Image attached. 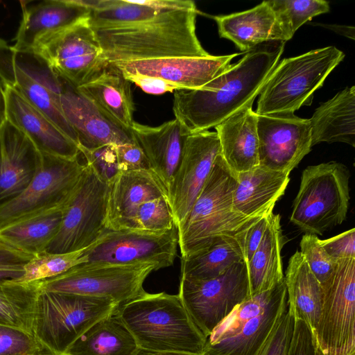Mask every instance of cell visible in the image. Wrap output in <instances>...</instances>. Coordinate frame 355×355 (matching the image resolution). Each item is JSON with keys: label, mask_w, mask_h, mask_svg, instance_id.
Here are the masks:
<instances>
[{"label": "cell", "mask_w": 355, "mask_h": 355, "mask_svg": "<svg viewBox=\"0 0 355 355\" xmlns=\"http://www.w3.org/2000/svg\"><path fill=\"white\" fill-rule=\"evenodd\" d=\"M284 44L274 41L259 44L205 86L175 90V119L189 134L205 131L254 103L278 64Z\"/></svg>", "instance_id": "6da1fadb"}, {"label": "cell", "mask_w": 355, "mask_h": 355, "mask_svg": "<svg viewBox=\"0 0 355 355\" xmlns=\"http://www.w3.org/2000/svg\"><path fill=\"white\" fill-rule=\"evenodd\" d=\"M197 8L167 11L140 24L94 30L107 64L173 57H206L196 35Z\"/></svg>", "instance_id": "7a4b0ae2"}, {"label": "cell", "mask_w": 355, "mask_h": 355, "mask_svg": "<svg viewBox=\"0 0 355 355\" xmlns=\"http://www.w3.org/2000/svg\"><path fill=\"white\" fill-rule=\"evenodd\" d=\"M236 184V174L219 154L191 209L177 227L182 258L223 236L234 237L242 245L247 231L259 218L247 217L234 209Z\"/></svg>", "instance_id": "3957f363"}, {"label": "cell", "mask_w": 355, "mask_h": 355, "mask_svg": "<svg viewBox=\"0 0 355 355\" xmlns=\"http://www.w3.org/2000/svg\"><path fill=\"white\" fill-rule=\"evenodd\" d=\"M116 313L139 349L202 354L207 338L178 294L148 293L119 306Z\"/></svg>", "instance_id": "277c9868"}, {"label": "cell", "mask_w": 355, "mask_h": 355, "mask_svg": "<svg viewBox=\"0 0 355 355\" xmlns=\"http://www.w3.org/2000/svg\"><path fill=\"white\" fill-rule=\"evenodd\" d=\"M118 307L116 302L107 298L40 290L32 330L40 354H66L92 326Z\"/></svg>", "instance_id": "5b68a950"}, {"label": "cell", "mask_w": 355, "mask_h": 355, "mask_svg": "<svg viewBox=\"0 0 355 355\" xmlns=\"http://www.w3.org/2000/svg\"><path fill=\"white\" fill-rule=\"evenodd\" d=\"M288 309L284 279L238 304L207 338L209 355H258Z\"/></svg>", "instance_id": "8992f818"}, {"label": "cell", "mask_w": 355, "mask_h": 355, "mask_svg": "<svg viewBox=\"0 0 355 355\" xmlns=\"http://www.w3.org/2000/svg\"><path fill=\"white\" fill-rule=\"evenodd\" d=\"M344 58L343 51L329 46L278 62L259 94L256 114L294 113L310 103L314 92Z\"/></svg>", "instance_id": "52a82bcc"}, {"label": "cell", "mask_w": 355, "mask_h": 355, "mask_svg": "<svg viewBox=\"0 0 355 355\" xmlns=\"http://www.w3.org/2000/svg\"><path fill=\"white\" fill-rule=\"evenodd\" d=\"M349 177L348 168L336 162L306 167L293 202L291 221L315 235L340 225L349 205Z\"/></svg>", "instance_id": "ba28073f"}, {"label": "cell", "mask_w": 355, "mask_h": 355, "mask_svg": "<svg viewBox=\"0 0 355 355\" xmlns=\"http://www.w3.org/2000/svg\"><path fill=\"white\" fill-rule=\"evenodd\" d=\"M0 80L41 111L78 144L76 135L60 103V78L41 55L33 51H17L0 39Z\"/></svg>", "instance_id": "9c48e42d"}, {"label": "cell", "mask_w": 355, "mask_h": 355, "mask_svg": "<svg viewBox=\"0 0 355 355\" xmlns=\"http://www.w3.org/2000/svg\"><path fill=\"white\" fill-rule=\"evenodd\" d=\"M322 307L312 332L324 355L355 354V258L339 259L321 285Z\"/></svg>", "instance_id": "30bf717a"}, {"label": "cell", "mask_w": 355, "mask_h": 355, "mask_svg": "<svg viewBox=\"0 0 355 355\" xmlns=\"http://www.w3.org/2000/svg\"><path fill=\"white\" fill-rule=\"evenodd\" d=\"M110 184L85 163L79 182L65 205L58 234L46 250L67 253L85 249L106 230Z\"/></svg>", "instance_id": "8fae6325"}, {"label": "cell", "mask_w": 355, "mask_h": 355, "mask_svg": "<svg viewBox=\"0 0 355 355\" xmlns=\"http://www.w3.org/2000/svg\"><path fill=\"white\" fill-rule=\"evenodd\" d=\"M85 163L41 152L38 170L28 187L0 205V228L64 206L75 191Z\"/></svg>", "instance_id": "7c38bea8"}, {"label": "cell", "mask_w": 355, "mask_h": 355, "mask_svg": "<svg viewBox=\"0 0 355 355\" xmlns=\"http://www.w3.org/2000/svg\"><path fill=\"white\" fill-rule=\"evenodd\" d=\"M157 270L152 263L134 265H77L56 277L39 281L42 291L110 299L119 306L142 295L143 284L150 272Z\"/></svg>", "instance_id": "4fadbf2b"}, {"label": "cell", "mask_w": 355, "mask_h": 355, "mask_svg": "<svg viewBox=\"0 0 355 355\" xmlns=\"http://www.w3.org/2000/svg\"><path fill=\"white\" fill-rule=\"evenodd\" d=\"M178 295L194 324L207 338L238 304L250 296L247 263L241 261L211 279L181 277Z\"/></svg>", "instance_id": "5bb4252c"}, {"label": "cell", "mask_w": 355, "mask_h": 355, "mask_svg": "<svg viewBox=\"0 0 355 355\" xmlns=\"http://www.w3.org/2000/svg\"><path fill=\"white\" fill-rule=\"evenodd\" d=\"M88 19L42 39L33 50L59 77L76 88L109 65Z\"/></svg>", "instance_id": "9a60e30c"}, {"label": "cell", "mask_w": 355, "mask_h": 355, "mask_svg": "<svg viewBox=\"0 0 355 355\" xmlns=\"http://www.w3.org/2000/svg\"><path fill=\"white\" fill-rule=\"evenodd\" d=\"M177 227L154 234L135 230L107 229L92 245L85 249L84 263L90 266L152 263L157 270L173 264L177 256Z\"/></svg>", "instance_id": "2e32d148"}, {"label": "cell", "mask_w": 355, "mask_h": 355, "mask_svg": "<svg viewBox=\"0 0 355 355\" xmlns=\"http://www.w3.org/2000/svg\"><path fill=\"white\" fill-rule=\"evenodd\" d=\"M259 166L290 172L311 150L309 119L294 113L257 114Z\"/></svg>", "instance_id": "e0dca14e"}, {"label": "cell", "mask_w": 355, "mask_h": 355, "mask_svg": "<svg viewBox=\"0 0 355 355\" xmlns=\"http://www.w3.org/2000/svg\"><path fill=\"white\" fill-rule=\"evenodd\" d=\"M219 154L220 145L216 132L205 130L187 136L169 196L177 227L191 209Z\"/></svg>", "instance_id": "ac0fdd59"}, {"label": "cell", "mask_w": 355, "mask_h": 355, "mask_svg": "<svg viewBox=\"0 0 355 355\" xmlns=\"http://www.w3.org/2000/svg\"><path fill=\"white\" fill-rule=\"evenodd\" d=\"M60 78V103L76 135L78 147L93 149L107 144L136 142L130 129L114 120L77 88Z\"/></svg>", "instance_id": "d6986e66"}, {"label": "cell", "mask_w": 355, "mask_h": 355, "mask_svg": "<svg viewBox=\"0 0 355 355\" xmlns=\"http://www.w3.org/2000/svg\"><path fill=\"white\" fill-rule=\"evenodd\" d=\"M239 53L206 57H173L110 64L121 73L159 78L180 89H196L224 73Z\"/></svg>", "instance_id": "ffe728a7"}, {"label": "cell", "mask_w": 355, "mask_h": 355, "mask_svg": "<svg viewBox=\"0 0 355 355\" xmlns=\"http://www.w3.org/2000/svg\"><path fill=\"white\" fill-rule=\"evenodd\" d=\"M22 18L12 47L33 51L42 39L89 19L90 10L78 0L21 1Z\"/></svg>", "instance_id": "44dd1931"}, {"label": "cell", "mask_w": 355, "mask_h": 355, "mask_svg": "<svg viewBox=\"0 0 355 355\" xmlns=\"http://www.w3.org/2000/svg\"><path fill=\"white\" fill-rule=\"evenodd\" d=\"M130 130L135 141L143 150L150 170L162 183L169 200L173 177L189 134L175 119L155 127L134 121Z\"/></svg>", "instance_id": "7402d4cb"}, {"label": "cell", "mask_w": 355, "mask_h": 355, "mask_svg": "<svg viewBox=\"0 0 355 355\" xmlns=\"http://www.w3.org/2000/svg\"><path fill=\"white\" fill-rule=\"evenodd\" d=\"M41 152L7 120L0 130V205L20 194L35 175Z\"/></svg>", "instance_id": "603a6c76"}, {"label": "cell", "mask_w": 355, "mask_h": 355, "mask_svg": "<svg viewBox=\"0 0 355 355\" xmlns=\"http://www.w3.org/2000/svg\"><path fill=\"white\" fill-rule=\"evenodd\" d=\"M6 120L24 133L42 153L74 159L78 146L45 114L12 89L5 87Z\"/></svg>", "instance_id": "cb8c5ba5"}, {"label": "cell", "mask_w": 355, "mask_h": 355, "mask_svg": "<svg viewBox=\"0 0 355 355\" xmlns=\"http://www.w3.org/2000/svg\"><path fill=\"white\" fill-rule=\"evenodd\" d=\"M248 103L214 127L221 155L236 174L259 166L257 114Z\"/></svg>", "instance_id": "d4e9b609"}, {"label": "cell", "mask_w": 355, "mask_h": 355, "mask_svg": "<svg viewBox=\"0 0 355 355\" xmlns=\"http://www.w3.org/2000/svg\"><path fill=\"white\" fill-rule=\"evenodd\" d=\"M236 175L233 207L237 212L250 218H260L273 212L290 180L289 174L259 165Z\"/></svg>", "instance_id": "484cf974"}, {"label": "cell", "mask_w": 355, "mask_h": 355, "mask_svg": "<svg viewBox=\"0 0 355 355\" xmlns=\"http://www.w3.org/2000/svg\"><path fill=\"white\" fill-rule=\"evenodd\" d=\"M162 196L168 198L150 169L119 171L110 183L106 228L113 230L140 205Z\"/></svg>", "instance_id": "4316f807"}, {"label": "cell", "mask_w": 355, "mask_h": 355, "mask_svg": "<svg viewBox=\"0 0 355 355\" xmlns=\"http://www.w3.org/2000/svg\"><path fill=\"white\" fill-rule=\"evenodd\" d=\"M213 19L220 37L231 40L244 53L266 42H282L274 12L267 1L251 9L213 16Z\"/></svg>", "instance_id": "83f0119b"}, {"label": "cell", "mask_w": 355, "mask_h": 355, "mask_svg": "<svg viewBox=\"0 0 355 355\" xmlns=\"http://www.w3.org/2000/svg\"><path fill=\"white\" fill-rule=\"evenodd\" d=\"M312 146L343 142L355 146V87H346L322 103L309 119Z\"/></svg>", "instance_id": "f1b7e54d"}, {"label": "cell", "mask_w": 355, "mask_h": 355, "mask_svg": "<svg viewBox=\"0 0 355 355\" xmlns=\"http://www.w3.org/2000/svg\"><path fill=\"white\" fill-rule=\"evenodd\" d=\"M284 282L290 312L294 318L304 321L313 331L318 321L323 291L298 250L289 259Z\"/></svg>", "instance_id": "f546056e"}, {"label": "cell", "mask_w": 355, "mask_h": 355, "mask_svg": "<svg viewBox=\"0 0 355 355\" xmlns=\"http://www.w3.org/2000/svg\"><path fill=\"white\" fill-rule=\"evenodd\" d=\"M77 89L114 120L130 129L135 105L131 83L113 65Z\"/></svg>", "instance_id": "4dcf8cb0"}, {"label": "cell", "mask_w": 355, "mask_h": 355, "mask_svg": "<svg viewBox=\"0 0 355 355\" xmlns=\"http://www.w3.org/2000/svg\"><path fill=\"white\" fill-rule=\"evenodd\" d=\"M284 242L280 216L272 212L263 238L247 263L250 296L272 288L284 279L281 257Z\"/></svg>", "instance_id": "1f68e13d"}, {"label": "cell", "mask_w": 355, "mask_h": 355, "mask_svg": "<svg viewBox=\"0 0 355 355\" xmlns=\"http://www.w3.org/2000/svg\"><path fill=\"white\" fill-rule=\"evenodd\" d=\"M137 343L116 311L100 320L68 349L69 355H134Z\"/></svg>", "instance_id": "d6a6232c"}, {"label": "cell", "mask_w": 355, "mask_h": 355, "mask_svg": "<svg viewBox=\"0 0 355 355\" xmlns=\"http://www.w3.org/2000/svg\"><path fill=\"white\" fill-rule=\"evenodd\" d=\"M64 206L0 228V239L13 248L30 255L44 252L58 232Z\"/></svg>", "instance_id": "836d02e7"}, {"label": "cell", "mask_w": 355, "mask_h": 355, "mask_svg": "<svg viewBox=\"0 0 355 355\" xmlns=\"http://www.w3.org/2000/svg\"><path fill=\"white\" fill-rule=\"evenodd\" d=\"M241 261L245 260L240 241L231 236L220 237L207 247L182 258L181 277L214 278Z\"/></svg>", "instance_id": "e575fe53"}, {"label": "cell", "mask_w": 355, "mask_h": 355, "mask_svg": "<svg viewBox=\"0 0 355 355\" xmlns=\"http://www.w3.org/2000/svg\"><path fill=\"white\" fill-rule=\"evenodd\" d=\"M40 291L38 282L9 280L1 283L0 324L32 333L35 304Z\"/></svg>", "instance_id": "d590c367"}, {"label": "cell", "mask_w": 355, "mask_h": 355, "mask_svg": "<svg viewBox=\"0 0 355 355\" xmlns=\"http://www.w3.org/2000/svg\"><path fill=\"white\" fill-rule=\"evenodd\" d=\"M167 11L132 0H94L88 22L94 30L107 29L140 24Z\"/></svg>", "instance_id": "8d00e7d4"}, {"label": "cell", "mask_w": 355, "mask_h": 355, "mask_svg": "<svg viewBox=\"0 0 355 355\" xmlns=\"http://www.w3.org/2000/svg\"><path fill=\"white\" fill-rule=\"evenodd\" d=\"M281 41L292 38L295 31L314 17L328 12L329 4L323 0H270Z\"/></svg>", "instance_id": "74e56055"}, {"label": "cell", "mask_w": 355, "mask_h": 355, "mask_svg": "<svg viewBox=\"0 0 355 355\" xmlns=\"http://www.w3.org/2000/svg\"><path fill=\"white\" fill-rule=\"evenodd\" d=\"M177 227L167 197H159L140 205L113 230L161 234Z\"/></svg>", "instance_id": "f35d334b"}, {"label": "cell", "mask_w": 355, "mask_h": 355, "mask_svg": "<svg viewBox=\"0 0 355 355\" xmlns=\"http://www.w3.org/2000/svg\"><path fill=\"white\" fill-rule=\"evenodd\" d=\"M85 249L67 253L42 252L33 256L24 266L22 276L17 281L30 283L60 275L86 262Z\"/></svg>", "instance_id": "ab89813d"}, {"label": "cell", "mask_w": 355, "mask_h": 355, "mask_svg": "<svg viewBox=\"0 0 355 355\" xmlns=\"http://www.w3.org/2000/svg\"><path fill=\"white\" fill-rule=\"evenodd\" d=\"M320 240L316 235L306 233L300 241V252L312 273L322 285L332 273L336 261L327 254Z\"/></svg>", "instance_id": "60d3db41"}, {"label": "cell", "mask_w": 355, "mask_h": 355, "mask_svg": "<svg viewBox=\"0 0 355 355\" xmlns=\"http://www.w3.org/2000/svg\"><path fill=\"white\" fill-rule=\"evenodd\" d=\"M40 352V347L32 333L0 324V355H37Z\"/></svg>", "instance_id": "b9f144b4"}, {"label": "cell", "mask_w": 355, "mask_h": 355, "mask_svg": "<svg viewBox=\"0 0 355 355\" xmlns=\"http://www.w3.org/2000/svg\"><path fill=\"white\" fill-rule=\"evenodd\" d=\"M89 165L103 181L110 183L119 172L115 145L107 144L93 149L78 147Z\"/></svg>", "instance_id": "7bdbcfd3"}, {"label": "cell", "mask_w": 355, "mask_h": 355, "mask_svg": "<svg viewBox=\"0 0 355 355\" xmlns=\"http://www.w3.org/2000/svg\"><path fill=\"white\" fill-rule=\"evenodd\" d=\"M33 257L13 248L0 239V284L19 279L24 273L25 264Z\"/></svg>", "instance_id": "ee69618b"}, {"label": "cell", "mask_w": 355, "mask_h": 355, "mask_svg": "<svg viewBox=\"0 0 355 355\" xmlns=\"http://www.w3.org/2000/svg\"><path fill=\"white\" fill-rule=\"evenodd\" d=\"M294 326V317L288 308L258 355H286Z\"/></svg>", "instance_id": "f6af8a7d"}, {"label": "cell", "mask_w": 355, "mask_h": 355, "mask_svg": "<svg viewBox=\"0 0 355 355\" xmlns=\"http://www.w3.org/2000/svg\"><path fill=\"white\" fill-rule=\"evenodd\" d=\"M286 355H324L315 345L309 327L300 319L294 318Z\"/></svg>", "instance_id": "bcb514c9"}, {"label": "cell", "mask_w": 355, "mask_h": 355, "mask_svg": "<svg viewBox=\"0 0 355 355\" xmlns=\"http://www.w3.org/2000/svg\"><path fill=\"white\" fill-rule=\"evenodd\" d=\"M119 171L150 169L148 161L137 142L115 145Z\"/></svg>", "instance_id": "7dc6e473"}, {"label": "cell", "mask_w": 355, "mask_h": 355, "mask_svg": "<svg viewBox=\"0 0 355 355\" xmlns=\"http://www.w3.org/2000/svg\"><path fill=\"white\" fill-rule=\"evenodd\" d=\"M320 243L334 261L355 258V230L352 228Z\"/></svg>", "instance_id": "c3c4849f"}, {"label": "cell", "mask_w": 355, "mask_h": 355, "mask_svg": "<svg viewBox=\"0 0 355 355\" xmlns=\"http://www.w3.org/2000/svg\"><path fill=\"white\" fill-rule=\"evenodd\" d=\"M272 213L260 217L247 231L242 243L243 253L246 263L258 248Z\"/></svg>", "instance_id": "681fc988"}, {"label": "cell", "mask_w": 355, "mask_h": 355, "mask_svg": "<svg viewBox=\"0 0 355 355\" xmlns=\"http://www.w3.org/2000/svg\"><path fill=\"white\" fill-rule=\"evenodd\" d=\"M121 73L129 82L136 84L144 92L148 94L159 95L179 89L177 87L159 78L137 73Z\"/></svg>", "instance_id": "f907efd6"}, {"label": "cell", "mask_w": 355, "mask_h": 355, "mask_svg": "<svg viewBox=\"0 0 355 355\" xmlns=\"http://www.w3.org/2000/svg\"><path fill=\"white\" fill-rule=\"evenodd\" d=\"M322 26H325L327 28H329L338 34H340L344 35L348 38L352 40H354V26H348L343 25H338V24H321Z\"/></svg>", "instance_id": "816d5d0a"}, {"label": "cell", "mask_w": 355, "mask_h": 355, "mask_svg": "<svg viewBox=\"0 0 355 355\" xmlns=\"http://www.w3.org/2000/svg\"><path fill=\"white\" fill-rule=\"evenodd\" d=\"M6 121V89L0 80V130Z\"/></svg>", "instance_id": "f5cc1de1"}, {"label": "cell", "mask_w": 355, "mask_h": 355, "mask_svg": "<svg viewBox=\"0 0 355 355\" xmlns=\"http://www.w3.org/2000/svg\"><path fill=\"white\" fill-rule=\"evenodd\" d=\"M134 355H209L203 352L202 354L187 353V352H154L138 349Z\"/></svg>", "instance_id": "db71d44e"}, {"label": "cell", "mask_w": 355, "mask_h": 355, "mask_svg": "<svg viewBox=\"0 0 355 355\" xmlns=\"http://www.w3.org/2000/svg\"><path fill=\"white\" fill-rule=\"evenodd\" d=\"M37 355H49V354H37ZM62 355H69V354H62Z\"/></svg>", "instance_id": "11a10c76"}]
</instances>
